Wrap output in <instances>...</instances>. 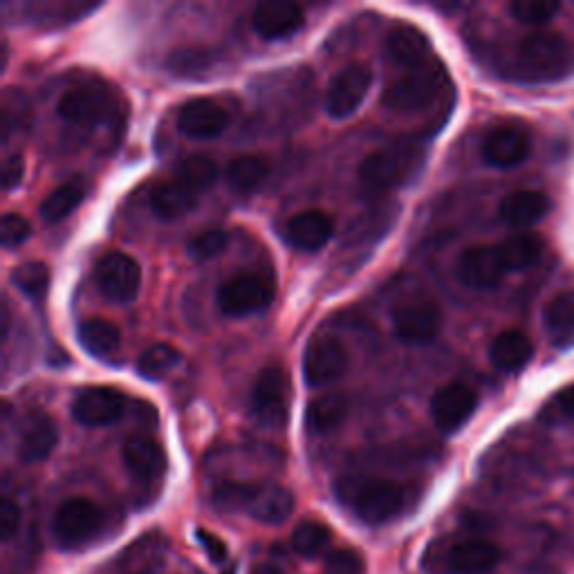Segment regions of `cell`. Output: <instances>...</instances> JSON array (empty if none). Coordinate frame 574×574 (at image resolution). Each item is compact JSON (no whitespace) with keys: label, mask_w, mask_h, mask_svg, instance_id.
<instances>
[{"label":"cell","mask_w":574,"mask_h":574,"mask_svg":"<svg viewBox=\"0 0 574 574\" xmlns=\"http://www.w3.org/2000/svg\"><path fill=\"white\" fill-rule=\"evenodd\" d=\"M21 518V507L12 498H6L3 505H0V536H3L6 543L19 534Z\"/></svg>","instance_id":"7bdbcfd3"},{"label":"cell","mask_w":574,"mask_h":574,"mask_svg":"<svg viewBox=\"0 0 574 574\" xmlns=\"http://www.w3.org/2000/svg\"><path fill=\"white\" fill-rule=\"evenodd\" d=\"M456 271L472 290H494L503 283L507 267L496 245H474L461 254Z\"/></svg>","instance_id":"7c38bea8"},{"label":"cell","mask_w":574,"mask_h":574,"mask_svg":"<svg viewBox=\"0 0 574 574\" xmlns=\"http://www.w3.org/2000/svg\"><path fill=\"white\" fill-rule=\"evenodd\" d=\"M121 458L126 469L144 483L160 481L167 472V452L149 436H130L121 447Z\"/></svg>","instance_id":"ffe728a7"},{"label":"cell","mask_w":574,"mask_h":574,"mask_svg":"<svg viewBox=\"0 0 574 574\" xmlns=\"http://www.w3.org/2000/svg\"><path fill=\"white\" fill-rule=\"evenodd\" d=\"M478 395L467 384L454 382L436 390L430 399V417L443 434H456L461 426H465L472 415L476 413Z\"/></svg>","instance_id":"5bb4252c"},{"label":"cell","mask_w":574,"mask_h":574,"mask_svg":"<svg viewBox=\"0 0 574 574\" xmlns=\"http://www.w3.org/2000/svg\"><path fill=\"white\" fill-rule=\"evenodd\" d=\"M178 126L187 137L211 139L229 126V112L214 99L196 97L182 103L178 112Z\"/></svg>","instance_id":"d6986e66"},{"label":"cell","mask_w":574,"mask_h":574,"mask_svg":"<svg viewBox=\"0 0 574 574\" xmlns=\"http://www.w3.org/2000/svg\"><path fill=\"white\" fill-rule=\"evenodd\" d=\"M182 362V355L178 348L169 344H156L144 350L137 359V373L147 379H162L169 375L178 364Z\"/></svg>","instance_id":"836d02e7"},{"label":"cell","mask_w":574,"mask_h":574,"mask_svg":"<svg viewBox=\"0 0 574 574\" xmlns=\"http://www.w3.org/2000/svg\"><path fill=\"white\" fill-rule=\"evenodd\" d=\"M373 86V70L366 63H350L339 70L326 90V112L346 119L364 103Z\"/></svg>","instance_id":"30bf717a"},{"label":"cell","mask_w":574,"mask_h":574,"mask_svg":"<svg viewBox=\"0 0 574 574\" xmlns=\"http://www.w3.org/2000/svg\"><path fill=\"white\" fill-rule=\"evenodd\" d=\"M26 176V160L21 156H10L3 165V189L12 191L23 182Z\"/></svg>","instance_id":"f6af8a7d"},{"label":"cell","mask_w":574,"mask_h":574,"mask_svg":"<svg viewBox=\"0 0 574 574\" xmlns=\"http://www.w3.org/2000/svg\"><path fill=\"white\" fill-rule=\"evenodd\" d=\"M269 174V162L263 156H238L227 165L225 180L234 191L249 194L258 189Z\"/></svg>","instance_id":"1f68e13d"},{"label":"cell","mask_w":574,"mask_h":574,"mask_svg":"<svg viewBox=\"0 0 574 574\" xmlns=\"http://www.w3.org/2000/svg\"><path fill=\"white\" fill-rule=\"evenodd\" d=\"M543 326L554 348H574V290L558 293L547 301Z\"/></svg>","instance_id":"d4e9b609"},{"label":"cell","mask_w":574,"mask_h":574,"mask_svg":"<svg viewBox=\"0 0 574 574\" xmlns=\"http://www.w3.org/2000/svg\"><path fill=\"white\" fill-rule=\"evenodd\" d=\"M424 165L422 144L413 139H397L384 149L373 151L359 167V180L377 191L397 189L413 180Z\"/></svg>","instance_id":"3957f363"},{"label":"cell","mask_w":574,"mask_h":574,"mask_svg":"<svg viewBox=\"0 0 574 574\" xmlns=\"http://www.w3.org/2000/svg\"><path fill=\"white\" fill-rule=\"evenodd\" d=\"M274 299V285L256 274H238L218 290V308L229 317H247L267 308Z\"/></svg>","instance_id":"ba28073f"},{"label":"cell","mask_w":574,"mask_h":574,"mask_svg":"<svg viewBox=\"0 0 574 574\" xmlns=\"http://www.w3.org/2000/svg\"><path fill=\"white\" fill-rule=\"evenodd\" d=\"M97 285L106 299L115 304H128L137 297L141 285V269L135 258L123 251H108L95 267Z\"/></svg>","instance_id":"9c48e42d"},{"label":"cell","mask_w":574,"mask_h":574,"mask_svg":"<svg viewBox=\"0 0 574 574\" xmlns=\"http://www.w3.org/2000/svg\"><path fill=\"white\" fill-rule=\"evenodd\" d=\"M57 112L68 123L95 126L106 117V99L90 88H75L59 99Z\"/></svg>","instance_id":"484cf974"},{"label":"cell","mask_w":574,"mask_h":574,"mask_svg":"<svg viewBox=\"0 0 574 574\" xmlns=\"http://www.w3.org/2000/svg\"><path fill=\"white\" fill-rule=\"evenodd\" d=\"M348 350L335 337H315L304 353V379L319 388L342 379L348 370Z\"/></svg>","instance_id":"8fae6325"},{"label":"cell","mask_w":574,"mask_h":574,"mask_svg":"<svg viewBox=\"0 0 574 574\" xmlns=\"http://www.w3.org/2000/svg\"><path fill=\"white\" fill-rule=\"evenodd\" d=\"M216 178H218V167L207 156H189L176 169V180L194 189L196 194L202 189H209L216 182Z\"/></svg>","instance_id":"d590c367"},{"label":"cell","mask_w":574,"mask_h":574,"mask_svg":"<svg viewBox=\"0 0 574 574\" xmlns=\"http://www.w3.org/2000/svg\"><path fill=\"white\" fill-rule=\"evenodd\" d=\"M550 211V198L543 191L521 189L503 198L498 214L501 220L514 229H527L545 218Z\"/></svg>","instance_id":"603a6c76"},{"label":"cell","mask_w":574,"mask_h":574,"mask_svg":"<svg viewBox=\"0 0 574 574\" xmlns=\"http://www.w3.org/2000/svg\"><path fill=\"white\" fill-rule=\"evenodd\" d=\"M507 271H525L532 269L543 258V240L532 231L512 234L503 243L496 245Z\"/></svg>","instance_id":"f546056e"},{"label":"cell","mask_w":574,"mask_h":574,"mask_svg":"<svg viewBox=\"0 0 574 574\" xmlns=\"http://www.w3.org/2000/svg\"><path fill=\"white\" fill-rule=\"evenodd\" d=\"M326 574H366V561L357 550H333L326 556Z\"/></svg>","instance_id":"ab89813d"},{"label":"cell","mask_w":574,"mask_h":574,"mask_svg":"<svg viewBox=\"0 0 574 574\" xmlns=\"http://www.w3.org/2000/svg\"><path fill=\"white\" fill-rule=\"evenodd\" d=\"M306 23V17L295 3H260L251 14V28L267 41L293 37Z\"/></svg>","instance_id":"44dd1931"},{"label":"cell","mask_w":574,"mask_h":574,"mask_svg":"<svg viewBox=\"0 0 574 574\" xmlns=\"http://www.w3.org/2000/svg\"><path fill=\"white\" fill-rule=\"evenodd\" d=\"M126 397L110 386L83 388L72 402V417L83 426H106L123 415Z\"/></svg>","instance_id":"9a60e30c"},{"label":"cell","mask_w":574,"mask_h":574,"mask_svg":"<svg viewBox=\"0 0 574 574\" xmlns=\"http://www.w3.org/2000/svg\"><path fill=\"white\" fill-rule=\"evenodd\" d=\"M59 443V430L52 417L43 410H30L21 419L19 458L28 465L46 461Z\"/></svg>","instance_id":"ac0fdd59"},{"label":"cell","mask_w":574,"mask_h":574,"mask_svg":"<svg viewBox=\"0 0 574 574\" xmlns=\"http://www.w3.org/2000/svg\"><path fill=\"white\" fill-rule=\"evenodd\" d=\"M561 6L558 3H550V0H518V3L509 6L512 17L530 28H543L547 26L556 14H558Z\"/></svg>","instance_id":"74e56055"},{"label":"cell","mask_w":574,"mask_h":574,"mask_svg":"<svg viewBox=\"0 0 574 574\" xmlns=\"http://www.w3.org/2000/svg\"><path fill=\"white\" fill-rule=\"evenodd\" d=\"M149 205L162 220H180L189 216L198 205V194L178 180L160 182L154 187Z\"/></svg>","instance_id":"83f0119b"},{"label":"cell","mask_w":574,"mask_h":574,"mask_svg":"<svg viewBox=\"0 0 574 574\" xmlns=\"http://www.w3.org/2000/svg\"><path fill=\"white\" fill-rule=\"evenodd\" d=\"M348 415V399L339 393L315 397L306 408V428L313 436H324L335 430Z\"/></svg>","instance_id":"f1b7e54d"},{"label":"cell","mask_w":574,"mask_h":574,"mask_svg":"<svg viewBox=\"0 0 574 574\" xmlns=\"http://www.w3.org/2000/svg\"><path fill=\"white\" fill-rule=\"evenodd\" d=\"M550 413L563 417V419H574V382L567 384L565 388H561L554 399L547 406Z\"/></svg>","instance_id":"ee69618b"},{"label":"cell","mask_w":574,"mask_h":574,"mask_svg":"<svg viewBox=\"0 0 574 574\" xmlns=\"http://www.w3.org/2000/svg\"><path fill=\"white\" fill-rule=\"evenodd\" d=\"M530 151V132L521 126H498L483 139V158L496 169H514L523 165Z\"/></svg>","instance_id":"2e32d148"},{"label":"cell","mask_w":574,"mask_h":574,"mask_svg":"<svg viewBox=\"0 0 574 574\" xmlns=\"http://www.w3.org/2000/svg\"><path fill=\"white\" fill-rule=\"evenodd\" d=\"M443 313L436 301L417 299L402 304L393 313V333L404 344H428L441 333Z\"/></svg>","instance_id":"4fadbf2b"},{"label":"cell","mask_w":574,"mask_h":574,"mask_svg":"<svg viewBox=\"0 0 574 574\" xmlns=\"http://www.w3.org/2000/svg\"><path fill=\"white\" fill-rule=\"evenodd\" d=\"M534 357L532 339L521 330H505L496 335L489 346L492 364L503 373H516L525 368Z\"/></svg>","instance_id":"4316f807"},{"label":"cell","mask_w":574,"mask_h":574,"mask_svg":"<svg viewBox=\"0 0 574 574\" xmlns=\"http://www.w3.org/2000/svg\"><path fill=\"white\" fill-rule=\"evenodd\" d=\"M198 541L202 543L207 556L214 561V563H222L227 558V545L222 538H218L216 534L207 532V530H198Z\"/></svg>","instance_id":"bcb514c9"},{"label":"cell","mask_w":574,"mask_h":574,"mask_svg":"<svg viewBox=\"0 0 574 574\" xmlns=\"http://www.w3.org/2000/svg\"><path fill=\"white\" fill-rule=\"evenodd\" d=\"M103 527V509L83 496L68 498L52 518V538L61 550H79L97 538Z\"/></svg>","instance_id":"5b68a950"},{"label":"cell","mask_w":574,"mask_h":574,"mask_svg":"<svg viewBox=\"0 0 574 574\" xmlns=\"http://www.w3.org/2000/svg\"><path fill=\"white\" fill-rule=\"evenodd\" d=\"M339 501H344L364 523L382 525L393 521L406 503L402 485L386 478H353L337 485Z\"/></svg>","instance_id":"277c9868"},{"label":"cell","mask_w":574,"mask_h":574,"mask_svg":"<svg viewBox=\"0 0 574 574\" xmlns=\"http://www.w3.org/2000/svg\"><path fill=\"white\" fill-rule=\"evenodd\" d=\"M251 574H285V572L271 563H260V565H256V570Z\"/></svg>","instance_id":"7dc6e473"},{"label":"cell","mask_w":574,"mask_h":574,"mask_svg":"<svg viewBox=\"0 0 574 574\" xmlns=\"http://www.w3.org/2000/svg\"><path fill=\"white\" fill-rule=\"evenodd\" d=\"M227 243H229L227 231H222V229H207V231H202L200 236H196L189 243L187 251H189V256L194 260H209V258L218 256L227 247Z\"/></svg>","instance_id":"f35d334b"},{"label":"cell","mask_w":574,"mask_h":574,"mask_svg":"<svg viewBox=\"0 0 574 574\" xmlns=\"http://www.w3.org/2000/svg\"><path fill=\"white\" fill-rule=\"evenodd\" d=\"M290 375L278 366H269L258 373L251 388V415L265 426L280 430L290 419Z\"/></svg>","instance_id":"8992f818"},{"label":"cell","mask_w":574,"mask_h":574,"mask_svg":"<svg viewBox=\"0 0 574 574\" xmlns=\"http://www.w3.org/2000/svg\"><path fill=\"white\" fill-rule=\"evenodd\" d=\"M516 63L525 81H561L574 70V43L558 32H534L521 41Z\"/></svg>","instance_id":"7a4b0ae2"},{"label":"cell","mask_w":574,"mask_h":574,"mask_svg":"<svg viewBox=\"0 0 574 574\" xmlns=\"http://www.w3.org/2000/svg\"><path fill=\"white\" fill-rule=\"evenodd\" d=\"M335 234V220L319 209L301 211L285 225V240L299 251H319Z\"/></svg>","instance_id":"7402d4cb"},{"label":"cell","mask_w":574,"mask_h":574,"mask_svg":"<svg viewBox=\"0 0 574 574\" xmlns=\"http://www.w3.org/2000/svg\"><path fill=\"white\" fill-rule=\"evenodd\" d=\"M501 561V550L485 538L454 543L443 556L445 574H487Z\"/></svg>","instance_id":"e0dca14e"},{"label":"cell","mask_w":574,"mask_h":574,"mask_svg":"<svg viewBox=\"0 0 574 574\" xmlns=\"http://www.w3.org/2000/svg\"><path fill=\"white\" fill-rule=\"evenodd\" d=\"M141 574H158V572H141Z\"/></svg>","instance_id":"c3c4849f"},{"label":"cell","mask_w":574,"mask_h":574,"mask_svg":"<svg viewBox=\"0 0 574 574\" xmlns=\"http://www.w3.org/2000/svg\"><path fill=\"white\" fill-rule=\"evenodd\" d=\"M211 59H214V55L205 48H185V50L174 52L169 66L176 75H187V72L205 70L211 63Z\"/></svg>","instance_id":"b9f144b4"},{"label":"cell","mask_w":574,"mask_h":574,"mask_svg":"<svg viewBox=\"0 0 574 574\" xmlns=\"http://www.w3.org/2000/svg\"><path fill=\"white\" fill-rule=\"evenodd\" d=\"M32 236V225L21 214H6L0 222V243L6 249L23 245Z\"/></svg>","instance_id":"60d3db41"},{"label":"cell","mask_w":574,"mask_h":574,"mask_svg":"<svg viewBox=\"0 0 574 574\" xmlns=\"http://www.w3.org/2000/svg\"><path fill=\"white\" fill-rule=\"evenodd\" d=\"M386 55L395 66L415 70L428 63V41L417 28L399 23L386 39Z\"/></svg>","instance_id":"cb8c5ba5"},{"label":"cell","mask_w":574,"mask_h":574,"mask_svg":"<svg viewBox=\"0 0 574 574\" xmlns=\"http://www.w3.org/2000/svg\"><path fill=\"white\" fill-rule=\"evenodd\" d=\"M330 543H333V532L328 525L319 521H306L293 534L295 552L306 558H317L330 547Z\"/></svg>","instance_id":"e575fe53"},{"label":"cell","mask_w":574,"mask_h":574,"mask_svg":"<svg viewBox=\"0 0 574 574\" xmlns=\"http://www.w3.org/2000/svg\"><path fill=\"white\" fill-rule=\"evenodd\" d=\"M77 339L86 353L92 357H110L121 346V333L115 324L106 319H86L77 328Z\"/></svg>","instance_id":"4dcf8cb0"},{"label":"cell","mask_w":574,"mask_h":574,"mask_svg":"<svg viewBox=\"0 0 574 574\" xmlns=\"http://www.w3.org/2000/svg\"><path fill=\"white\" fill-rule=\"evenodd\" d=\"M443 88V72L438 66L424 63L408 70L384 92V106L395 112H415L426 108Z\"/></svg>","instance_id":"52a82bcc"},{"label":"cell","mask_w":574,"mask_h":574,"mask_svg":"<svg viewBox=\"0 0 574 574\" xmlns=\"http://www.w3.org/2000/svg\"><path fill=\"white\" fill-rule=\"evenodd\" d=\"M86 198V187L77 180L66 182L61 187H57L52 194H48V198L41 202V218L46 222H59L63 218H68Z\"/></svg>","instance_id":"d6a6232c"},{"label":"cell","mask_w":574,"mask_h":574,"mask_svg":"<svg viewBox=\"0 0 574 574\" xmlns=\"http://www.w3.org/2000/svg\"><path fill=\"white\" fill-rule=\"evenodd\" d=\"M12 285L19 287V290L30 297V299H41L46 297L48 287H50V269L43 263H23L19 267H14L12 271Z\"/></svg>","instance_id":"8d00e7d4"},{"label":"cell","mask_w":574,"mask_h":574,"mask_svg":"<svg viewBox=\"0 0 574 574\" xmlns=\"http://www.w3.org/2000/svg\"><path fill=\"white\" fill-rule=\"evenodd\" d=\"M214 505L225 512H245L263 525H280L295 512V494L276 483L229 481L214 489Z\"/></svg>","instance_id":"6da1fadb"}]
</instances>
